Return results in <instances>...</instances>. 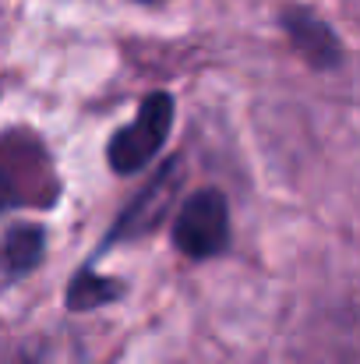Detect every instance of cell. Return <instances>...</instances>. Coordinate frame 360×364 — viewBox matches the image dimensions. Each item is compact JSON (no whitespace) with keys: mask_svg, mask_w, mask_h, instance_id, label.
<instances>
[{"mask_svg":"<svg viewBox=\"0 0 360 364\" xmlns=\"http://www.w3.org/2000/svg\"><path fill=\"white\" fill-rule=\"evenodd\" d=\"M173 127V100L166 92H152L141 100L134 121L127 127H120L117 134L110 138L107 159L117 173H138L166 141Z\"/></svg>","mask_w":360,"mask_h":364,"instance_id":"cell-1","label":"cell"},{"mask_svg":"<svg viewBox=\"0 0 360 364\" xmlns=\"http://www.w3.org/2000/svg\"><path fill=\"white\" fill-rule=\"evenodd\" d=\"M230 241V213H227V198L216 188H202L195 198L184 202L177 223H173V244L202 262L219 255Z\"/></svg>","mask_w":360,"mask_h":364,"instance_id":"cell-2","label":"cell"},{"mask_svg":"<svg viewBox=\"0 0 360 364\" xmlns=\"http://www.w3.org/2000/svg\"><path fill=\"white\" fill-rule=\"evenodd\" d=\"M57 191L39 145L0 141V209L4 205H50Z\"/></svg>","mask_w":360,"mask_h":364,"instance_id":"cell-3","label":"cell"},{"mask_svg":"<svg viewBox=\"0 0 360 364\" xmlns=\"http://www.w3.org/2000/svg\"><path fill=\"white\" fill-rule=\"evenodd\" d=\"M286 25H290L293 43H297L315 64H329V60L336 57V39H332V32H329L322 21H315L311 14H290Z\"/></svg>","mask_w":360,"mask_h":364,"instance_id":"cell-4","label":"cell"},{"mask_svg":"<svg viewBox=\"0 0 360 364\" xmlns=\"http://www.w3.org/2000/svg\"><path fill=\"white\" fill-rule=\"evenodd\" d=\"M120 297V283L114 279H103V276H96V272H78L75 276V283H71V290H67V304L75 308V311H89V308H99V304H107V301H114Z\"/></svg>","mask_w":360,"mask_h":364,"instance_id":"cell-5","label":"cell"},{"mask_svg":"<svg viewBox=\"0 0 360 364\" xmlns=\"http://www.w3.org/2000/svg\"><path fill=\"white\" fill-rule=\"evenodd\" d=\"M173 184H177V173L173 170H163V177L141 195V202H134V209L120 220V230H134V227H148L152 220H148V213H163L166 209V202H170V191H173Z\"/></svg>","mask_w":360,"mask_h":364,"instance_id":"cell-6","label":"cell"},{"mask_svg":"<svg viewBox=\"0 0 360 364\" xmlns=\"http://www.w3.org/2000/svg\"><path fill=\"white\" fill-rule=\"evenodd\" d=\"M43 255V234L36 227H18L11 237H7V269L18 276L25 269H32Z\"/></svg>","mask_w":360,"mask_h":364,"instance_id":"cell-7","label":"cell"},{"mask_svg":"<svg viewBox=\"0 0 360 364\" xmlns=\"http://www.w3.org/2000/svg\"><path fill=\"white\" fill-rule=\"evenodd\" d=\"M145 4H156V0H145Z\"/></svg>","mask_w":360,"mask_h":364,"instance_id":"cell-8","label":"cell"}]
</instances>
